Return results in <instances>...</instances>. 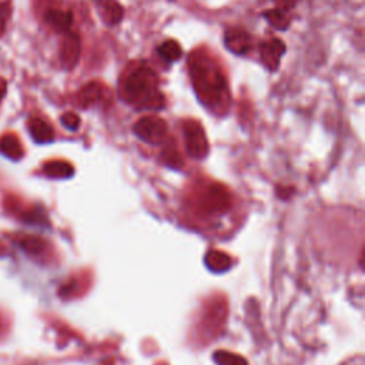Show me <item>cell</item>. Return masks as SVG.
Wrapping results in <instances>:
<instances>
[{"mask_svg": "<svg viewBox=\"0 0 365 365\" xmlns=\"http://www.w3.org/2000/svg\"><path fill=\"white\" fill-rule=\"evenodd\" d=\"M188 73L191 84L210 110L224 113L230 103V93L225 77L217 63L204 50H195L188 58Z\"/></svg>", "mask_w": 365, "mask_h": 365, "instance_id": "6da1fadb", "label": "cell"}, {"mask_svg": "<svg viewBox=\"0 0 365 365\" xmlns=\"http://www.w3.org/2000/svg\"><path fill=\"white\" fill-rule=\"evenodd\" d=\"M120 97L135 108L160 110L164 107V96L158 90L157 74L141 64L125 71L120 81Z\"/></svg>", "mask_w": 365, "mask_h": 365, "instance_id": "7a4b0ae2", "label": "cell"}, {"mask_svg": "<svg viewBox=\"0 0 365 365\" xmlns=\"http://www.w3.org/2000/svg\"><path fill=\"white\" fill-rule=\"evenodd\" d=\"M231 205L230 191L221 184H210L198 195V207L207 215H221Z\"/></svg>", "mask_w": 365, "mask_h": 365, "instance_id": "3957f363", "label": "cell"}, {"mask_svg": "<svg viewBox=\"0 0 365 365\" xmlns=\"http://www.w3.org/2000/svg\"><path fill=\"white\" fill-rule=\"evenodd\" d=\"M182 133L187 154L197 160L204 158L208 153V141L201 124L194 120H187L184 121Z\"/></svg>", "mask_w": 365, "mask_h": 365, "instance_id": "277c9868", "label": "cell"}, {"mask_svg": "<svg viewBox=\"0 0 365 365\" xmlns=\"http://www.w3.org/2000/svg\"><path fill=\"white\" fill-rule=\"evenodd\" d=\"M167 123L155 115H148V117H143L140 118L134 127L133 131L134 134L150 144H160L163 143V140L167 135Z\"/></svg>", "mask_w": 365, "mask_h": 365, "instance_id": "5b68a950", "label": "cell"}, {"mask_svg": "<svg viewBox=\"0 0 365 365\" xmlns=\"http://www.w3.org/2000/svg\"><path fill=\"white\" fill-rule=\"evenodd\" d=\"M261 60L271 71L278 68L281 56L285 53V44L279 38H269L259 46Z\"/></svg>", "mask_w": 365, "mask_h": 365, "instance_id": "8992f818", "label": "cell"}, {"mask_svg": "<svg viewBox=\"0 0 365 365\" xmlns=\"http://www.w3.org/2000/svg\"><path fill=\"white\" fill-rule=\"evenodd\" d=\"M80 38L77 34L74 33H67L61 41V47H60V58H61V64L64 66V68L71 70L80 57Z\"/></svg>", "mask_w": 365, "mask_h": 365, "instance_id": "52a82bcc", "label": "cell"}, {"mask_svg": "<svg viewBox=\"0 0 365 365\" xmlns=\"http://www.w3.org/2000/svg\"><path fill=\"white\" fill-rule=\"evenodd\" d=\"M225 47L234 54H245L251 47V37L250 34L238 27L228 29L224 36Z\"/></svg>", "mask_w": 365, "mask_h": 365, "instance_id": "ba28073f", "label": "cell"}, {"mask_svg": "<svg viewBox=\"0 0 365 365\" xmlns=\"http://www.w3.org/2000/svg\"><path fill=\"white\" fill-rule=\"evenodd\" d=\"M104 94H106V87L101 83L90 81L84 87H81V90L78 91V96H77L78 106H81V107L93 106V104L101 101Z\"/></svg>", "mask_w": 365, "mask_h": 365, "instance_id": "9c48e42d", "label": "cell"}, {"mask_svg": "<svg viewBox=\"0 0 365 365\" xmlns=\"http://www.w3.org/2000/svg\"><path fill=\"white\" fill-rule=\"evenodd\" d=\"M97 7L101 19L107 24H117L123 19V7L117 0H98Z\"/></svg>", "mask_w": 365, "mask_h": 365, "instance_id": "30bf717a", "label": "cell"}, {"mask_svg": "<svg viewBox=\"0 0 365 365\" xmlns=\"http://www.w3.org/2000/svg\"><path fill=\"white\" fill-rule=\"evenodd\" d=\"M46 23L57 31H67L73 23V16L61 9H50L46 13Z\"/></svg>", "mask_w": 365, "mask_h": 365, "instance_id": "8fae6325", "label": "cell"}, {"mask_svg": "<svg viewBox=\"0 0 365 365\" xmlns=\"http://www.w3.org/2000/svg\"><path fill=\"white\" fill-rule=\"evenodd\" d=\"M29 131H30V135L33 137V140L40 144L50 143L54 137L53 128L48 125V123H46L41 118H31L29 121Z\"/></svg>", "mask_w": 365, "mask_h": 365, "instance_id": "7c38bea8", "label": "cell"}, {"mask_svg": "<svg viewBox=\"0 0 365 365\" xmlns=\"http://www.w3.org/2000/svg\"><path fill=\"white\" fill-rule=\"evenodd\" d=\"M0 153L10 160H20L23 157V147L14 134H4L0 138Z\"/></svg>", "mask_w": 365, "mask_h": 365, "instance_id": "4fadbf2b", "label": "cell"}, {"mask_svg": "<svg viewBox=\"0 0 365 365\" xmlns=\"http://www.w3.org/2000/svg\"><path fill=\"white\" fill-rule=\"evenodd\" d=\"M43 173L50 178H68L73 175L74 168L67 161L54 160V161H48L43 165Z\"/></svg>", "mask_w": 365, "mask_h": 365, "instance_id": "5bb4252c", "label": "cell"}, {"mask_svg": "<svg viewBox=\"0 0 365 365\" xmlns=\"http://www.w3.org/2000/svg\"><path fill=\"white\" fill-rule=\"evenodd\" d=\"M205 265L211 269V271H217V272H222L225 269L230 268L231 265V258L230 255H227L222 251H208L205 255Z\"/></svg>", "mask_w": 365, "mask_h": 365, "instance_id": "9a60e30c", "label": "cell"}, {"mask_svg": "<svg viewBox=\"0 0 365 365\" xmlns=\"http://www.w3.org/2000/svg\"><path fill=\"white\" fill-rule=\"evenodd\" d=\"M158 54L165 60V61H177L181 54L182 50L178 44V41L175 40H165L158 46Z\"/></svg>", "mask_w": 365, "mask_h": 365, "instance_id": "2e32d148", "label": "cell"}, {"mask_svg": "<svg viewBox=\"0 0 365 365\" xmlns=\"http://www.w3.org/2000/svg\"><path fill=\"white\" fill-rule=\"evenodd\" d=\"M17 244H19V247H20L21 250H24V251L29 252V254H38V252H41V251L44 250V245H46V242H44L41 238H38V237H31V235H29V237H21V238L17 241Z\"/></svg>", "mask_w": 365, "mask_h": 365, "instance_id": "e0dca14e", "label": "cell"}, {"mask_svg": "<svg viewBox=\"0 0 365 365\" xmlns=\"http://www.w3.org/2000/svg\"><path fill=\"white\" fill-rule=\"evenodd\" d=\"M264 17L268 20V23L277 29V30H285L288 27V17L287 14L279 10V9H274V10H267L264 13Z\"/></svg>", "mask_w": 365, "mask_h": 365, "instance_id": "ac0fdd59", "label": "cell"}, {"mask_svg": "<svg viewBox=\"0 0 365 365\" xmlns=\"http://www.w3.org/2000/svg\"><path fill=\"white\" fill-rule=\"evenodd\" d=\"M212 358L218 365H248L242 356L228 351H217Z\"/></svg>", "mask_w": 365, "mask_h": 365, "instance_id": "d6986e66", "label": "cell"}, {"mask_svg": "<svg viewBox=\"0 0 365 365\" xmlns=\"http://www.w3.org/2000/svg\"><path fill=\"white\" fill-rule=\"evenodd\" d=\"M163 158H164V161H165L170 167L178 168V167H181V165H182L181 155H180V153L177 151V148H175V147L168 145V147L163 151Z\"/></svg>", "mask_w": 365, "mask_h": 365, "instance_id": "ffe728a7", "label": "cell"}, {"mask_svg": "<svg viewBox=\"0 0 365 365\" xmlns=\"http://www.w3.org/2000/svg\"><path fill=\"white\" fill-rule=\"evenodd\" d=\"M10 16H11V3L10 0H4L0 3V37L3 36L7 27V21Z\"/></svg>", "mask_w": 365, "mask_h": 365, "instance_id": "44dd1931", "label": "cell"}, {"mask_svg": "<svg viewBox=\"0 0 365 365\" xmlns=\"http://www.w3.org/2000/svg\"><path fill=\"white\" fill-rule=\"evenodd\" d=\"M61 124H63L66 128L74 131V130H77L78 125H80V118H78V115L74 114V113H66V114L61 115Z\"/></svg>", "mask_w": 365, "mask_h": 365, "instance_id": "7402d4cb", "label": "cell"}, {"mask_svg": "<svg viewBox=\"0 0 365 365\" xmlns=\"http://www.w3.org/2000/svg\"><path fill=\"white\" fill-rule=\"evenodd\" d=\"M274 1H275L277 7H278L279 10L287 11V10L294 9V7L298 4V1H299V0H274Z\"/></svg>", "mask_w": 365, "mask_h": 365, "instance_id": "603a6c76", "label": "cell"}, {"mask_svg": "<svg viewBox=\"0 0 365 365\" xmlns=\"http://www.w3.org/2000/svg\"><path fill=\"white\" fill-rule=\"evenodd\" d=\"M6 88H7V84H6V81L0 77V101H1V98L4 97V94H6Z\"/></svg>", "mask_w": 365, "mask_h": 365, "instance_id": "cb8c5ba5", "label": "cell"}]
</instances>
